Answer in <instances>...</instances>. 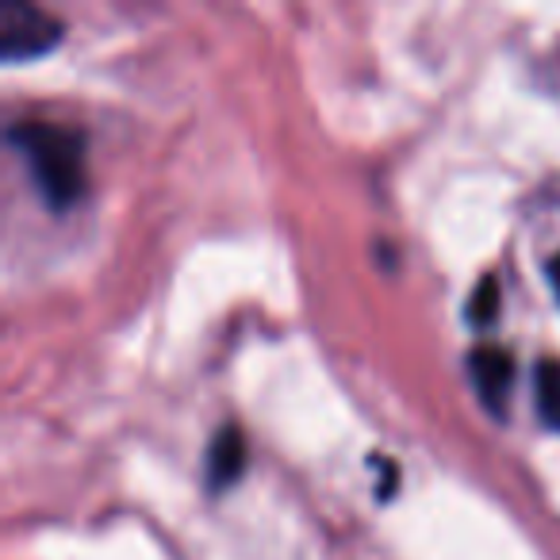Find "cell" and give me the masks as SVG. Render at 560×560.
<instances>
[{
	"label": "cell",
	"mask_w": 560,
	"mask_h": 560,
	"mask_svg": "<svg viewBox=\"0 0 560 560\" xmlns=\"http://www.w3.org/2000/svg\"><path fill=\"white\" fill-rule=\"evenodd\" d=\"M12 142L24 154L39 196L55 211H66L85 192V135L66 124H16Z\"/></svg>",
	"instance_id": "obj_1"
},
{
	"label": "cell",
	"mask_w": 560,
	"mask_h": 560,
	"mask_svg": "<svg viewBox=\"0 0 560 560\" xmlns=\"http://www.w3.org/2000/svg\"><path fill=\"white\" fill-rule=\"evenodd\" d=\"M62 43V24L27 0H0V58L32 62Z\"/></svg>",
	"instance_id": "obj_2"
},
{
	"label": "cell",
	"mask_w": 560,
	"mask_h": 560,
	"mask_svg": "<svg viewBox=\"0 0 560 560\" xmlns=\"http://www.w3.org/2000/svg\"><path fill=\"white\" fill-rule=\"evenodd\" d=\"M468 373H472V384H476V392H480L483 407H488V411H503L506 392H511V384H514L511 350H503V346H495V342L476 346V350L468 353Z\"/></svg>",
	"instance_id": "obj_3"
},
{
	"label": "cell",
	"mask_w": 560,
	"mask_h": 560,
	"mask_svg": "<svg viewBox=\"0 0 560 560\" xmlns=\"http://www.w3.org/2000/svg\"><path fill=\"white\" fill-rule=\"evenodd\" d=\"M246 468V438L238 434V427H223L208 445V488L223 491Z\"/></svg>",
	"instance_id": "obj_4"
},
{
	"label": "cell",
	"mask_w": 560,
	"mask_h": 560,
	"mask_svg": "<svg viewBox=\"0 0 560 560\" xmlns=\"http://www.w3.org/2000/svg\"><path fill=\"white\" fill-rule=\"evenodd\" d=\"M534 399H537V415H541V422L560 434V361H552V358L537 361Z\"/></svg>",
	"instance_id": "obj_5"
},
{
	"label": "cell",
	"mask_w": 560,
	"mask_h": 560,
	"mask_svg": "<svg viewBox=\"0 0 560 560\" xmlns=\"http://www.w3.org/2000/svg\"><path fill=\"white\" fill-rule=\"evenodd\" d=\"M495 315H499V280L491 272H483L476 280L472 296H468V323L472 327H488V323H495Z\"/></svg>",
	"instance_id": "obj_6"
}]
</instances>
